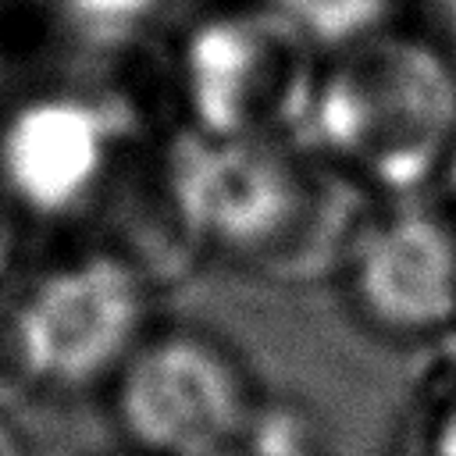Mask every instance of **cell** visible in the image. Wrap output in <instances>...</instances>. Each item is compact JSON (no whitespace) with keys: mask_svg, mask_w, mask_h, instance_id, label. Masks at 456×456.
<instances>
[{"mask_svg":"<svg viewBox=\"0 0 456 456\" xmlns=\"http://www.w3.org/2000/svg\"><path fill=\"white\" fill-rule=\"evenodd\" d=\"M207 256L271 285L338 278L370 192L306 142H210L182 128Z\"/></svg>","mask_w":456,"mask_h":456,"instance_id":"6da1fadb","label":"cell"},{"mask_svg":"<svg viewBox=\"0 0 456 456\" xmlns=\"http://www.w3.org/2000/svg\"><path fill=\"white\" fill-rule=\"evenodd\" d=\"M303 142L370 196L417 192L456 146L449 53L388 25L328 50Z\"/></svg>","mask_w":456,"mask_h":456,"instance_id":"7a4b0ae2","label":"cell"},{"mask_svg":"<svg viewBox=\"0 0 456 456\" xmlns=\"http://www.w3.org/2000/svg\"><path fill=\"white\" fill-rule=\"evenodd\" d=\"M324 53L256 0L203 14L171 53L182 128L210 142H303Z\"/></svg>","mask_w":456,"mask_h":456,"instance_id":"3957f363","label":"cell"},{"mask_svg":"<svg viewBox=\"0 0 456 456\" xmlns=\"http://www.w3.org/2000/svg\"><path fill=\"white\" fill-rule=\"evenodd\" d=\"M150 292L153 285L107 246L57 260L4 317L7 367L46 395L107 392L153 328Z\"/></svg>","mask_w":456,"mask_h":456,"instance_id":"277c9868","label":"cell"},{"mask_svg":"<svg viewBox=\"0 0 456 456\" xmlns=\"http://www.w3.org/2000/svg\"><path fill=\"white\" fill-rule=\"evenodd\" d=\"M121 449L217 456L267 403L242 353L200 324H153L107 385Z\"/></svg>","mask_w":456,"mask_h":456,"instance_id":"5b68a950","label":"cell"},{"mask_svg":"<svg viewBox=\"0 0 456 456\" xmlns=\"http://www.w3.org/2000/svg\"><path fill=\"white\" fill-rule=\"evenodd\" d=\"M132 114L78 86L32 89L0 110V192L25 221L96 217L132 157Z\"/></svg>","mask_w":456,"mask_h":456,"instance_id":"8992f818","label":"cell"},{"mask_svg":"<svg viewBox=\"0 0 456 456\" xmlns=\"http://www.w3.org/2000/svg\"><path fill=\"white\" fill-rule=\"evenodd\" d=\"M338 281L353 317L385 338H435L456 324V214L399 196L370 207Z\"/></svg>","mask_w":456,"mask_h":456,"instance_id":"52a82bcc","label":"cell"},{"mask_svg":"<svg viewBox=\"0 0 456 456\" xmlns=\"http://www.w3.org/2000/svg\"><path fill=\"white\" fill-rule=\"evenodd\" d=\"M61 36L86 46L118 53L121 46L146 36L164 0H43Z\"/></svg>","mask_w":456,"mask_h":456,"instance_id":"ba28073f","label":"cell"},{"mask_svg":"<svg viewBox=\"0 0 456 456\" xmlns=\"http://www.w3.org/2000/svg\"><path fill=\"white\" fill-rule=\"evenodd\" d=\"M217 456H328V445L310 410L267 399L253 424Z\"/></svg>","mask_w":456,"mask_h":456,"instance_id":"9c48e42d","label":"cell"},{"mask_svg":"<svg viewBox=\"0 0 456 456\" xmlns=\"http://www.w3.org/2000/svg\"><path fill=\"white\" fill-rule=\"evenodd\" d=\"M292 25H299L324 50H335L378 25H385L388 0H256Z\"/></svg>","mask_w":456,"mask_h":456,"instance_id":"30bf717a","label":"cell"},{"mask_svg":"<svg viewBox=\"0 0 456 456\" xmlns=\"http://www.w3.org/2000/svg\"><path fill=\"white\" fill-rule=\"evenodd\" d=\"M417 456H456V388L428 399L417 420Z\"/></svg>","mask_w":456,"mask_h":456,"instance_id":"8fae6325","label":"cell"},{"mask_svg":"<svg viewBox=\"0 0 456 456\" xmlns=\"http://www.w3.org/2000/svg\"><path fill=\"white\" fill-rule=\"evenodd\" d=\"M28 221L14 210V203L0 192V278L11 271L14 256H18V246H21V228Z\"/></svg>","mask_w":456,"mask_h":456,"instance_id":"7c38bea8","label":"cell"},{"mask_svg":"<svg viewBox=\"0 0 456 456\" xmlns=\"http://www.w3.org/2000/svg\"><path fill=\"white\" fill-rule=\"evenodd\" d=\"M0 456H32L25 431L0 410Z\"/></svg>","mask_w":456,"mask_h":456,"instance_id":"4fadbf2b","label":"cell"},{"mask_svg":"<svg viewBox=\"0 0 456 456\" xmlns=\"http://www.w3.org/2000/svg\"><path fill=\"white\" fill-rule=\"evenodd\" d=\"M103 456H135V452H128V449H121V452H103Z\"/></svg>","mask_w":456,"mask_h":456,"instance_id":"5bb4252c","label":"cell"},{"mask_svg":"<svg viewBox=\"0 0 456 456\" xmlns=\"http://www.w3.org/2000/svg\"><path fill=\"white\" fill-rule=\"evenodd\" d=\"M0 75H4V46H0Z\"/></svg>","mask_w":456,"mask_h":456,"instance_id":"9a60e30c","label":"cell"}]
</instances>
